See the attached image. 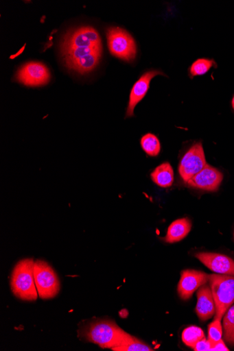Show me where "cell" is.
Listing matches in <instances>:
<instances>
[{"mask_svg": "<svg viewBox=\"0 0 234 351\" xmlns=\"http://www.w3.org/2000/svg\"><path fill=\"white\" fill-rule=\"evenodd\" d=\"M191 222L188 218L177 219L172 223L163 240L166 243H175L184 239L190 232Z\"/></svg>", "mask_w": 234, "mask_h": 351, "instance_id": "cell-14", "label": "cell"}, {"mask_svg": "<svg viewBox=\"0 0 234 351\" xmlns=\"http://www.w3.org/2000/svg\"><path fill=\"white\" fill-rule=\"evenodd\" d=\"M204 338H205L204 331L196 326L185 329L182 335L183 342L191 348H194L196 343Z\"/></svg>", "mask_w": 234, "mask_h": 351, "instance_id": "cell-19", "label": "cell"}, {"mask_svg": "<svg viewBox=\"0 0 234 351\" xmlns=\"http://www.w3.org/2000/svg\"><path fill=\"white\" fill-rule=\"evenodd\" d=\"M34 277L39 297L43 300L55 298L60 291V282L54 270L45 261L35 262Z\"/></svg>", "mask_w": 234, "mask_h": 351, "instance_id": "cell-6", "label": "cell"}, {"mask_svg": "<svg viewBox=\"0 0 234 351\" xmlns=\"http://www.w3.org/2000/svg\"><path fill=\"white\" fill-rule=\"evenodd\" d=\"M223 180V174L218 169L207 165L191 178L187 184L193 188L209 191L218 190Z\"/></svg>", "mask_w": 234, "mask_h": 351, "instance_id": "cell-11", "label": "cell"}, {"mask_svg": "<svg viewBox=\"0 0 234 351\" xmlns=\"http://www.w3.org/2000/svg\"><path fill=\"white\" fill-rule=\"evenodd\" d=\"M209 282V275L196 270L182 272L178 287V295L184 300H189L200 287Z\"/></svg>", "mask_w": 234, "mask_h": 351, "instance_id": "cell-9", "label": "cell"}, {"mask_svg": "<svg viewBox=\"0 0 234 351\" xmlns=\"http://www.w3.org/2000/svg\"><path fill=\"white\" fill-rule=\"evenodd\" d=\"M211 350H229V348L226 346L224 344V342L223 340H220L218 343H216L215 345L212 346Z\"/></svg>", "mask_w": 234, "mask_h": 351, "instance_id": "cell-23", "label": "cell"}, {"mask_svg": "<svg viewBox=\"0 0 234 351\" xmlns=\"http://www.w3.org/2000/svg\"><path fill=\"white\" fill-rule=\"evenodd\" d=\"M231 105H232V108L234 110V95H233V99H232V101H231Z\"/></svg>", "mask_w": 234, "mask_h": 351, "instance_id": "cell-24", "label": "cell"}, {"mask_svg": "<svg viewBox=\"0 0 234 351\" xmlns=\"http://www.w3.org/2000/svg\"><path fill=\"white\" fill-rule=\"evenodd\" d=\"M50 73L45 64L40 62H29L25 64L16 73V80L27 86H40L50 80Z\"/></svg>", "mask_w": 234, "mask_h": 351, "instance_id": "cell-8", "label": "cell"}, {"mask_svg": "<svg viewBox=\"0 0 234 351\" xmlns=\"http://www.w3.org/2000/svg\"><path fill=\"white\" fill-rule=\"evenodd\" d=\"M35 262L32 259H24L15 266L11 279L13 293L25 301H35L38 298L34 277Z\"/></svg>", "mask_w": 234, "mask_h": 351, "instance_id": "cell-3", "label": "cell"}, {"mask_svg": "<svg viewBox=\"0 0 234 351\" xmlns=\"http://www.w3.org/2000/svg\"><path fill=\"white\" fill-rule=\"evenodd\" d=\"M209 283L215 303V318L221 319L234 304V276L209 275Z\"/></svg>", "mask_w": 234, "mask_h": 351, "instance_id": "cell-4", "label": "cell"}, {"mask_svg": "<svg viewBox=\"0 0 234 351\" xmlns=\"http://www.w3.org/2000/svg\"><path fill=\"white\" fill-rule=\"evenodd\" d=\"M107 38L109 50L113 56L127 62L136 58L137 44L127 31L118 27H110L107 30Z\"/></svg>", "mask_w": 234, "mask_h": 351, "instance_id": "cell-5", "label": "cell"}, {"mask_svg": "<svg viewBox=\"0 0 234 351\" xmlns=\"http://www.w3.org/2000/svg\"><path fill=\"white\" fill-rule=\"evenodd\" d=\"M141 144L143 151L150 156H156L161 152L160 141L152 134H148L143 136Z\"/></svg>", "mask_w": 234, "mask_h": 351, "instance_id": "cell-18", "label": "cell"}, {"mask_svg": "<svg viewBox=\"0 0 234 351\" xmlns=\"http://www.w3.org/2000/svg\"><path fill=\"white\" fill-rule=\"evenodd\" d=\"M81 334L85 340L103 348L113 349L124 346L134 339L115 322L108 320H99L88 324Z\"/></svg>", "mask_w": 234, "mask_h": 351, "instance_id": "cell-2", "label": "cell"}, {"mask_svg": "<svg viewBox=\"0 0 234 351\" xmlns=\"http://www.w3.org/2000/svg\"><path fill=\"white\" fill-rule=\"evenodd\" d=\"M115 351H152L150 346L134 337L129 343L112 349Z\"/></svg>", "mask_w": 234, "mask_h": 351, "instance_id": "cell-21", "label": "cell"}, {"mask_svg": "<svg viewBox=\"0 0 234 351\" xmlns=\"http://www.w3.org/2000/svg\"><path fill=\"white\" fill-rule=\"evenodd\" d=\"M150 176L152 181L162 188L170 187L174 181V169L168 162H165L157 167Z\"/></svg>", "mask_w": 234, "mask_h": 351, "instance_id": "cell-15", "label": "cell"}, {"mask_svg": "<svg viewBox=\"0 0 234 351\" xmlns=\"http://www.w3.org/2000/svg\"><path fill=\"white\" fill-rule=\"evenodd\" d=\"M67 66L80 74L93 71L102 54V43L94 28L80 27L67 34L61 45Z\"/></svg>", "mask_w": 234, "mask_h": 351, "instance_id": "cell-1", "label": "cell"}, {"mask_svg": "<svg viewBox=\"0 0 234 351\" xmlns=\"http://www.w3.org/2000/svg\"><path fill=\"white\" fill-rule=\"evenodd\" d=\"M158 75H165L159 71H149L144 73L141 78L133 85L129 97L126 117H131L134 115L136 106L145 98L152 80Z\"/></svg>", "mask_w": 234, "mask_h": 351, "instance_id": "cell-10", "label": "cell"}, {"mask_svg": "<svg viewBox=\"0 0 234 351\" xmlns=\"http://www.w3.org/2000/svg\"><path fill=\"white\" fill-rule=\"evenodd\" d=\"M224 337L230 345H234V305L226 312L223 318Z\"/></svg>", "mask_w": 234, "mask_h": 351, "instance_id": "cell-16", "label": "cell"}, {"mask_svg": "<svg viewBox=\"0 0 234 351\" xmlns=\"http://www.w3.org/2000/svg\"><path fill=\"white\" fill-rule=\"evenodd\" d=\"M195 257L211 271L223 275L234 276V261L224 254L199 252Z\"/></svg>", "mask_w": 234, "mask_h": 351, "instance_id": "cell-12", "label": "cell"}, {"mask_svg": "<svg viewBox=\"0 0 234 351\" xmlns=\"http://www.w3.org/2000/svg\"><path fill=\"white\" fill-rule=\"evenodd\" d=\"M212 346L209 340L204 338L196 343L194 347L195 351H208L211 350Z\"/></svg>", "mask_w": 234, "mask_h": 351, "instance_id": "cell-22", "label": "cell"}, {"mask_svg": "<svg viewBox=\"0 0 234 351\" xmlns=\"http://www.w3.org/2000/svg\"><path fill=\"white\" fill-rule=\"evenodd\" d=\"M213 67H217V64L214 60L199 58L193 62L189 69V73L191 77L204 75Z\"/></svg>", "mask_w": 234, "mask_h": 351, "instance_id": "cell-17", "label": "cell"}, {"mask_svg": "<svg viewBox=\"0 0 234 351\" xmlns=\"http://www.w3.org/2000/svg\"><path fill=\"white\" fill-rule=\"evenodd\" d=\"M207 165L202 143H197L194 144L183 156L179 165V173L187 183Z\"/></svg>", "mask_w": 234, "mask_h": 351, "instance_id": "cell-7", "label": "cell"}, {"mask_svg": "<svg viewBox=\"0 0 234 351\" xmlns=\"http://www.w3.org/2000/svg\"><path fill=\"white\" fill-rule=\"evenodd\" d=\"M196 314L202 322H207L216 313L215 303L210 285L200 287L197 293Z\"/></svg>", "mask_w": 234, "mask_h": 351, "instance_id": "cell-13", "label": "cell"}, {"mask_svg": "<svg viewBox=\"0 0 234 351\" xmlns=\"http://www.w3.org/2000/svg\"><path fill=\"white\" fill-rule=\"evenodd\" d=\"M223 330L221 324V319L215 318L209 326V340L211 346L222 339Z\"/></svg>", "mask_w": 234, "mask_h": 351, "instance_id": "cell-20", "label": "cell"}]
</instances>
